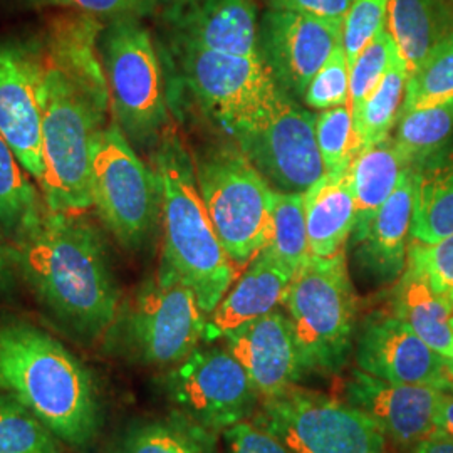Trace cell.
I'll return each mask as SVG.
<instances>
[{
	"instance_id": "obj_1",
	"label": "cell",
	"mask_w": 453,
	"mask_h": 453,
	"mask_svg": "<svg viewBox=\"0 0 453 453\" xmlns=\"http://www.w3.org/2000/svg\"><path fill=\"white\" fill-rule=\"evenodd\" d=\"M37 304L82 342L103 340L119 309L106 243L84 211H46L11 241Z\"/></svg>"
},
{
	"instance_id": "obj_2",
	"label": "cell",
	"mask_w": 453,
	"mask_h": 453,
	"mask_svg": "<svg viewBox=\"0 0 453 453\" xmlns=\"http://www.w3.org/2000/svg\"><path fill=\"white\" fill-rule=\"evenodd\" d=\"M0 391L71 449L86 450L99 437L103 405L93 372L48 331L17 316H0Z\"/></svg>"
},
{
	"instance_id": "obj_3",
	"label": "cell",
	"mask_w": 453,
	"mask_h": 453,
	"mask_svg": "<svg viewBox=\"0 0 453 453\" xmlns=\"http://www.w3.org/2000/svg\"><path fill=\"white\" fill-rule=\"evenodd\" d=\"M163 222L162 265L194 291L211 316L241 274L226 256L200 194L195 162L183 140L166 128L151 153Z\"/></svg>"
},
{
	"instance_id": "obj_4",
	"label": "cell",
	"mask_w": 453,
	"mask_h": 453,
	"mask_svg": "<svg viewBox=\"0 0 453 453\" xmlns=\"http://www.w3.org/2000/svg\"><path fill=\"white\" fill-rule=\"evenodd\" d=\"M41 103L44 173L39 187L46 207L86 211L97 138L111 113L108 84L88 81L44 56Z\"/></svg>"
},
{
	"instance_id": "obj_5",
	"label": "cell",
	"mask_w": 453,
	"mask_h": 453,
	"mask_svg": "<svg viewBox=\"0 0 453 453\" xmlns=\"http://www.w3.org/2000/svg\"><path fill=\"white\" fill-rule=\"evenodd\" d=\"M166 99L192 104L232 136L274 108L282 89L264 56L232 54L166 39Z\"/></svg>"
},
{
	"instance_id": "obj_6",
	"label": "cell",
	"mask_w": 453,
	"mask_h": 453,
	"mask_svg": "<svg viewBox=\"0 0 453 453\" xmlns=\"http://www.w3.org/2000/svg\"><path fill=\"white\" fill-rule=\"evenodd\" d=\"M304 372L333 376L355 351L357 301L346 254L309 256L284 299Z\"/></svg>"
},
{
	"instance_id": "obj_7",
	"label": "cell",
	"mask_w": 453,
	"mask_h": 453,
	"mask_svg": "<svg viewBox=\"0 0 453 453\" xmlns=\"http://www.w3.org/2000/svg\"><path fill=\"white\" fill-rule=\"evenodd\" d=\"M207 314L194 291L160 265L158 273L119 306L104 334V346L116 357L142 366H175L205 340Z\"/></svg>"
},
{
	"instance_id": "obj_8",
	"label": "cell",
	"mask_w": 453,
	"mask_h": 453,
	"mask_svg": "<svg viewBox=\"0 0 453 453\" xmlns=\"http://www.w3.org/2000/svg\"><path fill=\"white\" fill-rule=\"evenodd\" d=\"M111 113L133 145H157L168 128L162 61L151 34L138 17L108 20L99 35Z\"/></svg>"
},
{
	"instance_id": "obj_9",
	"label": "cell",
	"mask_w": 453,
	"mask_h": 453,
	"mask_svg": "<svg viewBox=\"0 0 453 453\" xmlns=\"http://www.w3.org/2000/svg\"><path fill=\"white\" fill-rule=\"evenodd\" d=\"M195 175L226 256L247 265L269 243L277 190L237 146L202 153Z\"/></svg>"
},
{
	"instance_id": "obj_10",
	"label": "cell",
	"mask_w": 453,
	"mask_h": 453,
	"mask_svg": "<svg viewBox=\"0 0 453 453\" xmlns=\"http://www.w3.org/2000/svg\"><path fill=\"white\" fill-rule=\"evenodd\" d=\"M91 207L128 250L143 249L158 222L160 192L155 172L136 155L114 119L97 138L91 168Z\"/></svg>"
},
{
	"instance_id": "obj_11",
	"label": "cell",
	"mask_w": 453,
	"mask_h": 453,
	"mask_svg": "<svg viewBox=\"0 0 453 453\" xmlns=\"http://www.w3.org/2000/svg\"><path fill=\"white\" fill-rule=\"evenodd\" d=\"M254 423L294 453H385L387 435L348 402L289 387L262 400Z\"/></svg>"
},
{
	"instance_id": "obj_12",
	"label": "cell",
	"mask_w": 453,
	"mask_h": 453,
	"mask_svg": "<svg viewBox=\"0 0 453 453\" xmlns=\"http://www.w3.org/2000/svg\"><path fill=\"white\" fill-rule=\"evenodd\" d=\"M168 400L195 423L215 434L256 413L259 391L226 348H196L163 378Z\"/></svg>"
},
{
	"instance_id": "obj_13",
	"label": "cell",
	"mask_w": 453,
	"mask_h": 453,
	"mask_svg": "<svg viewBox=\"0 0 453 453\" xmlns=\"http://www.w3.org/2000/svg\"><path fill=\"white\" fill-rule=\"evenodd\" d=\"M234 138L277 192L304 194L326 175L316 140V114L299 108L286 93L260 121Z\"/></svg>"
},
{
	"instance_id": "obj_14",
	"label": "cell",
	"mask_w": 453,
	"mask_h": 453,
	"mask_svg": "<svg viewBox=\"0 0 453 453\" xmlns=\"http://www.w3.org/2000/svg\"><path fill=\"white\" fill-rule=\"evenodd\" d=\"M42 81L39 35L0 42V134L37 183L44 173Z\"/></svg>"
},
{
	"instance_id": "obj_15",
	"label": "cell",
	"mask_w": 453,
	"mask_h": 453,
	"mask_svg": "<svg viewBox=\"0 0 453 453\" xmlns=\"http://www.w3.org/2000/svg\"><path fill=\"white\" fill-rule=\"evenodd\" d=\"M342 42V22L292 11H269L260 26V54L288 96L308 84Z\"/></svg>"
},
{
	"instance_id": "obj_16",
	"label": "cell",
	"mask_w": 453,
	"mask_h": 453,
	"mask_svg": "<svg viewBox=\"0 0 453 453\" xmlns=\"http://www.w3.org/2000/svg\"><path fill=\"white\" fill-rule=\"evenodd\" d=\"M355 359L361 372L388 383L453 389L445 357L393 314L376 312L359 327Z\"/></svg>"
},
{
	"instance_id": "obj_17",
	"label": "cell",
	"mask_w": 453,
	"mask_h": 453,
	"mask_svg": "<svg viewBox=\"0 0 453 453\" xmlns=\"http://www.w3.org/2000/svg\"><path fill=\"white\" fill-rule=\"evenodd\" d=\"M342 393L349 405L368 415L400 447H413L437 432L441 389L395 385L357 368L344 381Z\"/></svg>"
},
{
	"instance_id": "obj_18",
	"label": "cell",
	"mask_w": 453,
	"mask_h": 453,
	"mask_svg": "<svg viewBox=\"0 0 453 453\" xmlns=\"http://www.w3.org/2000/svg\"><path fill=\"white\" fill-rule=\"evenodd\" d=\"M166 39L232 54H256L254 0H158Z\"/></svg>"
},
{
	"instance_id": "obj_19",
	"label": "cell",
	"mask_w": 453,
	"mask_h": 453,
	"mask_svg": "<svg viewBox=\"0 0 453 453\" xmlns=\"http://www.w3.org/2000/svg\"><path fill=\"white\" fill-rule=\"evenodd\" d=\"M224 341L262 398L294 387L304 376L291 323L277 309L243 324Z\"/></svg>"
},
{
	"instance_id": "obj_20",
	"label": "cell",
	"mask_w": 453,
	"mask_h": 453,
	"mask_svg": "<svg viewBox=\"0 0 453 453\" xmlns=\"http://www.w3.org/2000/svg\"><path fill=\"white\" fill-rule=\"evenodd\" d=\"M294 274L264 247L207 319L205 340H224L243 324L284 304Z\"/></svg>"
},
{
	"instance_id": "obj_21",
	"label": "cell",
	"mask_w": 453,
	"mask_h": 453,
	"mask_svg": "<svg viewBox=\"0 0 453 453\" xmlns=\"http://www.w3.org/2000/svg\"><path fill=\"white\" fill-rule=\"evenodd\" d=\"M417 190V170L406 168L395 192L376 211L365 235L357 241V259L380 280H393L406 267V237L410 235Z\"/></svg>"
},
{
	"instance_id": "obj_22",
	"label": "cell",
	"mask_w": 453,
	"mask_h": 453,
	"mask_svg": "<svg viewBox=\"0 0 453 453\" xmlns=\"http://www.w3.org/2000/svg\"><path fill=\"white\" fill-rule=\"evenodd\" d=\"M309 249L312 256L331 257L344 250L355 230L357 202L349 170L326 173L304 192Z\"/></svg>"
},
{
	"instance_id": "obj_23",
	"label": "cell",
	"mask_w": 453,
	"mask_h": 453,
	"mask_svg": "<svg viewBox=\"0 0 453 453\" xmlns=\"http://www.w3.org/2000/svg\"><path fill=\"white\" fill-rule=\"evenodd\" d=\"M387 29L411 76L453 34L452 7L447 0H389Z\"/></svg>"
},
{
	"instance_id": "obj_24",
	"label": "cell",
	"mask_w": 453,
	"mask_h": 453,
	"mask_svg": "<svg viewBox=\"0 0 453 453\" xmlns=\"http://www.w3.org/2000/svg\"><path fill=\"white\" fill-rule=\"evenodd\" d=\"M391 314L408 324L440 357H453V309L423 275L405 267L391 291Z\"/></svg>"
},
{
	"instance_id": "obj_25",
	"label": "cell",
	"mask_w": 453,
	"mask_h": 453,
	"mask_svg": "<svg viewBox=\"0 0 453 453\" xmlns=\"http://www.w3.org/2000/svg\"><path fill=\"white\" fill-rule=\"evenodd\" d=\"M406 168L410 166L396 146L393 145L391 138L380 145L363 150L353 158L349 175L357 202V222L353 230L355 243L365 235L376 211L395 192Z\"/></svg>"
},
{
	"instance_id": "obj_26",
	"label": "cell",
	"mask_w": 453,
	"mask_h": 453,
	"mask_svg": "<svg viewBox=\"0 0 453 453\" xmlns=\"http://www.w3.org/2000/svg\"><path fill=\"white\" fill-rule=\"evenodd\" d=\"M417 170L410 239L435 243L453 235V155H437Z\"/></svg>"
},
{
	"instance_id": "obj_27",
	"label": "cell",
	"mask_w": 453,
	"mask_h": 453,
	"mask_svg": "<svg viewBox=\"0 0 453 453\" xmlns=\"http://www.w3.org/2000/svg\"><path fill=\"white\" fill-rule=\"evenodd\" d=\"M217 434L180 411L140 421L118 438L111 453H213Z\"/></svg>"
},
{
	"instance_id": "obj_28",
	"label": "cell",
	"mask_w": 453,
	"mask_h": 453,
	"mask_svg": "<svg viewBox=\"0 0 453 453\" xmlns=\"http://www.w3.org/2000/svg\"><path fill=\"white\" fill-rule=\"evenodd\" d=\"M408 78L405 61L400 56L385 78L353 111L357 155L389 140V133L402 113Z\"/></svg>"
},
{
	"instance_id": "obj_29",
	"label": "cell",
	"mask_w": 453,
	"mask_h": 453,
	"mask_svg": "<svg viewBox=\"0 0 453 453\" xmlns=\"http://www.w3.org/2000/svg\"><path fill=\"white\" fill-rule=\"evenodd\" d=\"M0 134V234L12 241L44 211V196Z\"/></svg>"
},
{
	"instance_id": "obj_30",
	"label": "cell",
	"mask_w": 453,
	"mask_h": 453,
	"mask_svg": "<svg viewBox=\"0 0 453 453\" xmlns=\"http://www.w3.org/2000/svg\"><path fill=\"white\" fill-rule=\"evenodd\" d=\"M453 101L400 114L391 138L408 166L420 168L452 138Z\"/></svg>"
},
{
	"instance_id": "obj_31",
	"label": "cell",
	"mask_w": 453,
	"mask_h": 453,
	"mask_svg": "<svg viewBox=\"0 0 453 453\" xmlns=\"http://www.w3.org/2000/svg\"><path fill=\"white\" fill-rule=\"evenodd\" d=\"M292 274L311 256L309 249L304 194L275 192L271 239L265 245Z\"/></svg>"
},
{
	"instance_id": "obj_32",
	"label": "cell",
	"mask_w": 453,
	"mask_h": 453,
	"mask_svg": "<svg viewBox=\"0 0 453 453\" xmlns=\"http://www.w3.org/2000/svg\"><path fill=\"white\" fill-rule=\"evenodd\" d=\"M0 453H65V443L33 411L0 391Z\"/></svg>"
},
{
	"instance_id": "obj_33",
	"label": "cell",
	"mask_w": 453,
	"mask_h": 453,
	"mask_svg": "<svg viewBox=\"0 0 453 453\" xmlns=\"http://www.w3.org/2000/svg\"><path fill=\"white\" fill-rule=\"evenodd\" d=\"M453 101V34L408 78L402 113ZM400 113V114H402Z\"/></svg>"
},
{
	"instance_id": "obj_34",
	"label": "cell",
	"mask_w": 453,
	"mask_h": 453,
	"mask_svg": "<svg viewBox=\"0 0 453 453\" xmlns=\"http://www.w3.org/2000/svg\"><path fill=\"white\" fill-rule=\"evenodd\" d=\"M316 140L326 173L338 175L349 170L357 157L355 118L351 106L323 110L316 116Z\"/></svg>"
},
{
	"instance_id": "obj_35",
	"label": "cell",
	"mask_w": 453,
	"mask_h": 453,
	"mask_svg": "<svg viewBox=\"0 0 453 453\" xmlns=\"http://www.w3.org/2000/svg\"><path fill=\"white\" fill-rule=\"evenodd\" d=\"M400 58L387 26L372 37L349 65V106L355 111Z\"/></svg>"
},
{
	"instance_id": "obj_36",
	"label": "cell",
	"mask_w": 453,
	"mask_h": 453,
	"mask_svg": "<svg viewBox=\"0 0 453 453\" xmlns=\"http://www.w3.org/2000/svg\"><path fill=\"white\" fill-rule=\"evenodd\" d=\"M406 267L423 275L453 309V235L435 243L411 241L406 249Z\"/></svg>"
},
{
	"instance_id": "obj_37",
	"label": "cell",
	"mask_w": 453,
	"mask_h": 453,
	"mask_svg": "<svg viewBox=\"0 0 453 453\" xmlns=\"http://www.w3.org/2000/svg\"><path fill=\"white\" fill-rule=\"evenodd\" d=\"M303 97L308 106L321 111L349 104V65L342 42L311 80Z\"/></svg>"
},
{
	"instance_id": "obj_38",
	"label": "cell",
	"mask_w": 453,
	"mask_h": 453,
	"mask_svg": "<svg viewBox=\"0 0 453 453\" xmlns=\"http://www.w3.org/2000/svg\"><path fill=\"white\" fill-rule=\"evenodd\" d=\"M389 0H353L342 20V46L348 65L366 48L376 34L387 26Z\"/></svg>"
},
{
	"instance_id": "obj_39",
	"label": "cell",
	"mask_w": 453,
	"mask_h": 453,
	"mask_svg": "<svg viewBox=\"0 0 453 453\" xmlns=\"http://www.w3.org/2000/svg\"><path fill=\"white\" fill-rule=\"evenodd\" d=\"M22 9H65L82 12L101 20H113L119 17L150 16L158 9V0H16Z\"/></svg>"
},
{
	"instance_id": "obj_40",
	"label": "cell",
	"mask_w": 453,
	"mask_h": 453,
	"mask_svg": "<svg viewBox=\"0 0 453 453\" xmlns=\"http://www.w3.org/2000/svg\"><path fill=\"white\" fill-rule=\"evenodd\" d=\"M224 438L228 453H294L288 445L254 421H241L226 428Z\"/></svg>"
},
{
	"instance_id": "obj_41",
	"label": "cell",
	"mask_w": 453,
	"mask_h": 453,
	"mask_svg": "<svg viewBox=\"0 0 453 453\" xmlns=\"http://www.w3.org/2000/svg\"><path fill=\"white\" fill-rule=\"evenodd\" d=\"M353 0H267L273 11H292L311 16L344 20Z\"/></svg>"
},
{
	"instance_id": "obj_42",
	"label": "cell",
	"mask_w": 453,
	"mask_h": 453,
	"mask_svg": "<svg viewBox=\"0 0 453 453\" xmlns=\"http://www.w3.org/2000/svg\"><path fill=\"white\" fill-rule=\"evenodd\" d=\"M17 275L12 247L0 234V296H7L16 289Z\"/></svg>"
},
{
	"instance_id": "obj_43",
	"label": "cell",
	"mask_w": 453,
	"mask_h": 453,
	"mask_svg": "<svg viewBox=\"0 0 453 453\" xmlns=\"http://www.w3.org/2000/svg\"><path fill=\"white\" fill-rule=\"evenodd\" d=\"M435 428L440 434L453 437V389L443 391L435 415Z\"/></svg>"
},
{
	"instance_id": "obj_44",
	"label": "cell",
	"mask_w": 453,
	"mask_h": 453,
	"mask_svg": "<svg viewBox=\"0 0 453 453\" xmlns=\"http://www.w3.org/2000/svg\"><path fill=\"white\" fill-rule=\"evenodd\" d=\"M410 453H453V437L434 432L430 437L413 445Z\"/></svg>"
},
{
	"instance_id": "obj_45",
	"label": "cell",
	"mask_w": 453,
	"mask_h": 453,
	"mask_svg": "<svg viewBox=\"0 0 453 453\" xmlns=\"http://www.w3.org/2000/svg\"><path fill=\"white\" fill-rule=\"evenodd\" d=\"M452 329H453V319H452ZM447 370H449V376H450V380L453 381V357L447 361Z\"/></svg>"
}]
</instances>
